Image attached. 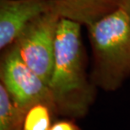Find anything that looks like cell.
<instances>
[{
	"mask_svg": "<svg viewBox=\"0 0 130 130\" xmlns=\"http://www.w3.org/2000/svg\"><path fill=\"white\" fill-rule=\"evenodd\" d=\"M81 24L62 18L48 85L56 116L78 120L86 117L96 98L97 87L86 69Z\"/></svg>",
	"mask_w": 130,
	"mask_h": 130,
	"instance_id": "cell-1",
	"label": "cell"
},
{
	"mask_svg": "<svg viewBox=\"0 0 130 130\" xmlns=\"http://www.w3.org/2000/svg\"><path fill=\"white\" fill-rule=\"evenodd\" d=\"M87 29L93 55L92 82L97 89L116 91L130 77V14L119 7Z\"/></svg>",
	"mask_w": 130,
	"mask_h": 130,
	"instance_id": "cell-2",
	"label": "cell"
},
{
	"mask_svg": "<svg viewBox=\"0 0 130 130\" xmlns=\"http://www.w3.org/2000/svg\"><path fill=\"white\" fill-rule=\"evenodd\" d=\"M0 84L17 105L28 111L36 105H45L56 116L48 84L25 63L14 44L2 51Z\"/></svg>",
	"mask_w": 130,
	"mask_h": 130,
	"instance_id": "cell-3",
	"label": "cell"
},
{
	"mask_svg": "<svg viewBox=\"0 0 130 130\" xmlns=\"http://www.w3.org/2000/svg\"><path fill=\"white\" fill-rule=\"evenodd\" d=\"M60 14L53 11L34 20L14 42L25 63L48 84L54 63Z\"/></svg>",
	"mask_w": 130,
	"mask_h": 130,
	"instance_id": "cell-4",
	"label": "cell"
},
{
	"mask_svg": "<svg viewBox=\"0 0 130 130\" xmlns=\"http://www.w3.org/2000/svg\"><path fill=\"white\" fill-rule=\"evenodd\" d=\"M53 11L61 15L58 0H0L1 51L14 44L34 20Z\"/></svg>",
	"mask_w": 130,
	"mask_h": 130,
	"instance_id": "cell-5",
	"label": "cell"
},
{
	"mask_svg": "<svg viewBox=\"0 0 130 130\" xmlns=\"http://www.w3.org/2000/svg\"><path fill=\"white\" fill-rule=\"evenodd\" d=\"M63 18L85 26L120 7L121 0H58Z\"/></svg>",
	"mask_w": 130,
	"mask_h": 130,
	"instance_id": "cell-6",
	"label": "cell"
},
{
	"mask_svg": "<svg viewBox=\"0 0 130 130\" xmlns=\"http://www.w3.org/2000/svg\"><path fill=\"white\" fill-rule=\"evenodd\" d=\"M26 112L0 84V130H24Z\"/></svg>",
	"mask_w": 130,
	"mask_h": 130,
	"instance_id": "cell-7",
	"label": "cell"
},
{
	"mask_svg": "<svg viewBox=\"0 0 130 130\" xmlns=\"http://www.w3.org/2000/svg\"><path fill=\"white\" fill-rule=\"evenodd\" d=\"M54 113L45 105H36L27 111L24 130H49Z\"/></svg>",
	"mask_w": 130,
	"mask_h": 130,
	"instance_id": "cell-8",
	"label": "cell"
},
{
	"mask_svg": "<svg viewBox=\"0 0 130 130\" xmlns=\"http://www.w3.org/2000/svg\"><path fill=\"white\" fill-rule=\"evenodd\" d=\"M49 130H81V128L75 123V120L64 118L53 123Z\"/></svg>",
	"mask_w": 130,
	"mask_h": 130,
	"instance_id": "cell-9",
	"label": "cell"
},
{
	"mask_svg": "<svg viewBox=\"0 0 130 130\" xmlns=\"http://www.w3.org/2000/svg\"><path fill=\"white\" fill-rule=\"evenodd\" d=\"M120 7L130 14V0H121Z\"/></svg>",
	"mask_w": 130,
	"mask_h": 130,
	"instance_id": "cell-10",
	"label": "cell"
}]
</instances>
